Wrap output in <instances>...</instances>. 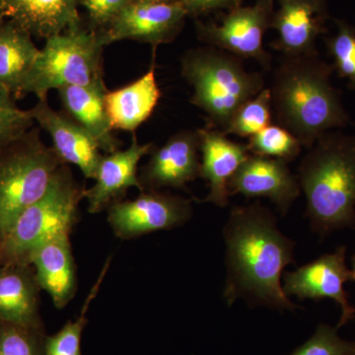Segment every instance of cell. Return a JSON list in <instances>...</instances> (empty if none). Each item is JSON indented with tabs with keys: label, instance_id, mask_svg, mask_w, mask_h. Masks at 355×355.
I'll return each instance as SVG.
<instances>
[{
	"label": "cell",
	"instance_id": "2",
	"mask_svg": "<svg viewBox=\"0 0 355 355\" xmlns=\"http://www.w3.org/2000/svg\"><path fill=\"white\" fill-rule=\"evenodd\" d=\"M334 69L317 55H282L270 90L272 114L309 149L322 135L347 127L350 116L331 83Z\"/></svg>",
	"mask_w": 355,
	"mask_h": 355
},
{
	"label": "cell",
	"instance_id": "27",
	"mask_svg": "<svg viewBox=\"0 0 355 355\" xmlns=\"http://www.w3.org/2000/svg\"><path fill=\"white\" fill-rule=\"evenodd\" d=\"M44 324L24 326L0 321V355H46Z\"/></svg>",
	"mask_w": 355,
	"mask_h": 355
},
{
	"label": "cell",
	"instance_id": "30",
	"mask_svg": "<svg viewBox=\"0 0 355 355\" xmlns=\"http://www.w3.org/2000/svg\"><path fill=\"white\" fill-rule=\"evenodd\" d=\"M336 331L329 324H320L314 335L291 355H349L354 342L343 340Z\"/></svg>",
	"mask_w": 355,
	"mask_h": 355
},
{
	"label": "cell",
	"instance_id": "22",
	"mask_svg": "<svg viewBox=\"0 0 355 355\" xmlns=\"http://www.w3.org/2000/svg\"><path fill=\"white\" fill-rule=\"evenodd\" d=\"M161 97L155 78V51L150 69L135 83L108 91L106 108L113 130L135 132L151 116Z\"/></svg>",
	"mask_w": 355,
	"mask_h": 355
},
{
	"label": "cell",
	"instance_id": "3",
	"mask_svg": "<svg viewBox=\"0 0 355 355\" xmlns=\"http://www.w3.org/2000/svg\"><path fill=\"white\" fill-rule=\"evenodd\" d=\"M306 216L321 236L355 227V135L328 132L298 166Z\"/></svg>",
	"mask_w": 355,
	"mask_h": 355
},
{
	"label": "cell",
	"instance_id": "13",
	"mask_svg": "<svg viewBox=\"0 0 355 355\" xmlns=\"http://www.w3.org/2000/svg\"><path fill=\"white\" fill-rule=\"evenodd\" d=\"M200 139L197 130H182L162 146L153 148L142 168L139 181L144 191L162 188L184 190L200 177Z\"/></svg>",
	"mask_w": 355,
	"mask_h": 355
},
{
	"label": "cell",
	"instance_id": "8",
	"mask_svg": "<svg viewBox=\"0 0 355 355\" xmlns=\"http://www.w3.org/2000/svg\"><path fill=\"white\" fill-rule=\"evenodd\" d=\"M275 11V0H254L226 11L220 23L196 24L198 38L207 46L228 51L242 60H253L265 70L272 69V55L265 50L263 36Z\"/></svg>",
	"mask_w": 355,
	"mask_h": 355
},
{
	"label": "cell",
	"instance_id": "4",
	"mask_svg": "<svg viewBox=\"0 0 355 355\" xmlns=\"http://www.w3.org/2000/svg\"><path fill=\"white\" fill-rule=\"evenodd\" d=\"M181 70L193 89L191 104L207 114V128L222 132L240 107L266 87L263 73L249 71L242 58L214 46L186 51Z\"/></svg>",
	"mask_w": 355,
	"mask_h": 355
},
{
	"label": "cell",
	"instance_id": "35",
	"mask_svg": "<svg viewBox=\"0 0 355 355\" xmlns=\"http://www.w3.org/2000/svg\"><path fill=\"white\" fill-rule=\"evenodd\" d=\"M349 355H355V342H354V345H352V352H350Z\"/></svg>",
	"mask_w": 355,
	"mask_h": 355
},
{
	"label": "cell",
	"instance_id": "18",
	"mask_svg": "<svg viewBox=\"0 0 355 355\" xmlns=\"http://www.w3.org/2000/svg\"><path fill=\"white\" fill-rule=\"evenodd\" d=\"M70 233V230L62 231L42 243L30 259L40 287L50 294L58 309H64L77 291Z\"/></svg>",
	"mask_w": 355,
	"mask_h": 355
},
{
	"label": "cell",
	"instance_id": "19",
	"mask_svg": "<svg viewBox=\"0 0 355 355\" xmlns=\"http://www.w3.org/2000/svg\"><path fill=\"white\" fill-rule=\"evenodd\" d=\"M77 6L78 0H0V20L46 40L80 27Z\"/></svg>",
	"mask_w": 355,
	"mask_h": 355
},
{
	"label": "cell",
	"instance_id": "21",
	"mask_svg": "<svg viewBox=\"0 0 355 355\" xmlns=\"http://www.w3.org/2000/svg\"><path fill=\"white\" fill-rule=\"evenodd\" d=\"M32 265H0V321L41 326L40 291Z\"/></svg>",
	"mask_w": 355,
	"mask_h": 355
},
{
	"label": "cell",
	"instance_id": "5",
	"mask_svg": "<svg viewBox=\"0 0 355 355\" xmlns=\"http://www.w3.org/2000/svg\"><path fill=\"white\" fill-rule=\"evenodd\" d=\"M53 147L32 128L0 148V240L20 214L43 197L60 166Z\"/></svg>",
	"mask_w": 355,
	"mask_h": 355
},
{
	"label": "cell",
	"instance_id": "32",
	"mask_svg": "<svg viewBox=\"0 0 355 355\" xmlns=\"http://www.w3.org/2000/svg\"><path fill=\"white\" fill-rule=\"evenodd\" d=\"M188 16L205 15L216 11H228L242 6L243 0H179Z\"/></svg>",
	"mask_w": 355,
	"mask_h": 355
},
{
	"label": "cell",
	"instance_id": "14",
	"mask_svg": "<svg viewBox=\"0 0 355 355\" xmlns=\"http://www.w3.org/2000/svg\"><path fill=\"white\" fill-rule=\"evenodd\" d=\"M230 196L240 193L248 198H268L282 216L288 214L301 193L297 176L288 163L280 159L251 154L228 184Z\"/></svg>",
	"mask_w": 355,
	"mask_h": 355
},
{
	"label": "cell",
	"instance_id": "17",
	"mask_svg": "<svg viewBox=\"0 0 355 355\" xmlns=\"http://www.w3.org/2000/svg\"><path fill=\"white\" fill-rule=\"evenodd\" d=\"M200 139V177L209 182V193L202 202L216 207L228 205V184L240 166L251 155L247 144L229 139L225 133L214 128L198 130Z\"/></svg>",
	"mask_w": 355,
	"mask_h": 355
},
{
	"label": "cell",
	"instance_id": "7",
	"mask_svg": "<svg viewBox=\"0 0 355 355\" xmlns=\"http://www.w3.org/2000/svg\"><path fill=\"white\" fill-rule=\"evenodd\" d=\"M102 44L94 30L78 27L46 39L22 89L46 99L51 89L88 85L103 78Z\"/></svg>",
	"mask_w": 355,
	"mask_h": 355
},
{
	"label": "cell",
	"instance_id": "34",
	"mask_svg": "<svg viewBox=\"0 0 355 355\" xmlns=\"http://www.w3.org/2000/svg\"><path fill=\"white\" fill-rule=\"evenodd\" d=\"M352 272H354V277H355V254L354 256V258H352Z\"/></svg>",
	"mask_w": 355,
	"mask_h": 355
},
{
	"label": "cell",
	"instance_id": "29",
	"mask_svg": "<svg viewBox=\"0 0 355 355\" xmlns=\"http://www.w3.org/2000/svg\"><path fill=\"white\" fill-rule=\"evenodd\" d=\"M34 123L30 110L18 108L10 91L0 84V148L31 130Z\"/></svg>",
	"mask_w": 355,
	"mask_h": 355
},
{
	"label": "cell",
	"instance_id": "15",
	"mask_svg": "<svg viewBox=\"0 0 355 355\" xmlns=\"http://www.w3.org/2000/svg\"><path fill=\"white\" fill-rule=\"evenodd\" d=\"M30 113L51 135L53 150L60 160L77 166L87 179H95L102 155L92 135L67 114L53 110L46 98L39 99Z\"/></svg>",
	"mask_w": 355,
	"mask_h": 355
},
{
	"label": "cell",
	"instance_id": "28",
	"mask_svg": "<svg viewBox=\"0 0 355 355\" xmlns=\"http://www.w3.org/2000/svg\"><path fill=\"white\" fill-rule=\"evenodd\" d=\"M334 21L335 34L326 40L329 55L333 58L331 67L355 90V27L343 20Z\"/></svg>",
	"mask_w": 355,
	"mask_h": 355
},
{
	"label": "cell",
	"instance_id": "6",
	"mask_svg": "<svg viewBox=\"0 0 355 355\" xmlns=\"http://www.w3.org/2000/svg\"><path fill=\"white\" fill-rule=\"evenodd\" d=\"M84 190L67 164L58 168L43 197L25 209L0 240V265H31L33 252L62 231L72 230Z\"/></svg>",
	"mask_w": 355,
	"mask_h": 355
},
{
	"label": "cell",
	"instance_id": "9",
	"mask_svg": "<svg viewBox=\"0 0 355 355\" xmlns=\"http://www.w3.org/2000/svg\"><path fill=\"white\" fill-rule=\"evenodd\" d=\"M107 210L112 230L123 240L180 227L193 216L189 198L160 191H142L135 200H116Z\"/></svg>",
	"mask_w": 355,
	"mask_h": 355
},
{
	"label": "cell",
	"instance_id": "20",
	"mask_svg": "<svg viewBox=\"0 0 355 355\" xmlns=\"http://www.w3.org/2000/svg\"><path fill=\"white\" fill-rule=\"evenodd\" d=\"M65 113L85 128L105 153L119 150L120 142L113 135L106 108L108 93L104 79L88 85L58 89Z\"/></svg>",
	"mask_w": 355,
	"mask_h": 355
},
{
	"label": "cell",
	"instance_id": "16",
	"mask_svg": "<svg viewBox=\"0 0 355 355\" xmlns=\"http://www.w3.org/2000/svg\"><path fill=\"white\" fill-rule=\"evenodd\" d=\"M153 148V144H139L137 137L133 135L132 144L128 149H119L102 156L94 186L84 190L88 211L99 214L102 210L108 209L114 202L123 200V196L132 187L144 191L137 175V168L140 159L150 153Z\"/></svg>",
	"mask_w": 355,
	"mask_h": 355
},
{
	"label": "cell",
	"instance_id": "31",
	"mask_svg": "<svg viewBox=\"0 0 355 355\" xmlns=\"http://www.w3.org/2000/svg\"><path fill=\"white\" fill-rule=\"evenodd\" d=\"M87 10L93 24L107 27L132 0H79Z\"/></svg>",
	"mask_w": 355,
	"mask_h": 355
},
{
	"label": "cell",
	"instance_id": "26",
	"mask_svg": "<svg viewBox=\"0 0 355 355\" xmlns=\"http://www.w3.org/2000/svg\"><path fill=\"white\" fill-rule=\"evenodd\" d=\"M272 96L270 88L265 87L258 95L240 107L224 133L249 139L272 123Z\"/></svg>",
	"mask_w": 355,
	"mask_h": 355
},
{
	"label": "cell",
	"instance_id": "23",
	"mask_svg": "<svg viewBox=\"0 0 355 355\" xmlns=\"http://www.w3.org/2000/svg\"><path fill=\"white\" fill-rule=\"evenodd\" d=\"M40 50L31 35L10 21L0 20V84L16 99L22 98V89Z\"/></svg>",
	"mask_w": 355,
	"mask_h": 355
},
{
	"label": "cell",
	"instance_id": "24",
	"mask_svg": "<svg viewBox=\"0 0 355 355\" xmlns=\"http://www.w3.org/2000/svg\"><path fill=\"white\" fill-rule=\"evenodd\" d=\"M111 258L107 260L103 266L99 277L94 286L89 291L87 298L84 301L80 314L74 321H69L62 327V330L53 336H46L44 350L46 355H83L81 354V338L84 328L87 324V313L89 306L97 296L100 286H102L105 275L109 270Z\"/></svg>",
	"mask_w": 355,
	"mask_h": 355
},
{
	"label": "cell",
	"instance_id": "33",
	"mask_svg": "<svg viewBox=\"0 0 355 355\" xmlns=\"http://www.w3.org/2000/svg\"><path fill=\"white\" fill-rule=\"evenodd\" d=\"M133 2H173L179 0H132Z\"/></svg>",
	"mask_w": 355,
	"mask_h": 355
},
{
	"label": "cell",
	"instance_id": "10",
	"mask_svg": "<svg viewBox=\"0 0 355 355\" xmlns=\"http://www.w3.org/2000/svg\"><path fill=\"white\" fill-rule=\"evenodd\" d=\"M188 13L180 1L132 2L107 27L98 31L103 46L135 40L150 44L154 51L176 39Z\"/></svg>",
	"mask_w": 355,
	"mask_h": 355
},
{
	"label": "cell",
	"instance_id": "1",
	"mask_svg": "<svg viewBox=\"0 0 355 355\" xmlns=\"http://www.w3.org/2000/svg\"><path fill=\"white\" fill-rule=\"evenodd\" d=\"M226 246L223 297L277 311L299 309L282 289L287 266L295 265V243L280 231L272 210L259 200L234 207L222 230Z\"/></svg>",
	"mask_w": 355,
	"mask_h": 355
},
{
	"label": "cell",
	"instance_id": "11",
	"mask_svg": "<svg viewBox=\"0 0 355 355\" xmlns=\"http://www.w3.org/2000/svg\"><path fill=\"white\" fill-rule=\"evenodd\" d=\"M345 253L347 248H338L334 253L324 254L294 272H284L282 277V289L287 297L335 300L342 309L336 329L342 328L355 318V308L350 304L343 288L345 282L355 280L354 272L345 263Z\"/></svg>",
	"mask_w": 355,
	"mask_h": 355
},
{
	"label": "cell",
	"instance_id": "25",
	"mask_svg": "<svg viewBox=\"0 0 355 355\" xmlns=\"http://www.w3.org/2000/svg\"><path fill=\"white\" fill-rule=\"evenodd\" d=\"M248 139V149L254 155L280 159L289 163L302 153L301 142L279 125L270 123Z\"/></svg>",
	"mask_w": 355,
	"mask_h": 355
},
{
	"label": "cell",
	"instance_id": "12",
	"mask_svg": "<svg viewBox=\"0 0 355 355\" xmlns=\"http://www.w3.org/2000/svg\"><path fill=\"white\" fill-rule=\"evenodd\" d=\"M270 29L277 38L272 49L286 57L317 55V40L327 32L330 19L327 0H277Z\"/></svg>",
	"mask_w": 355,
	"mask_h": 355
}]
</instances>
